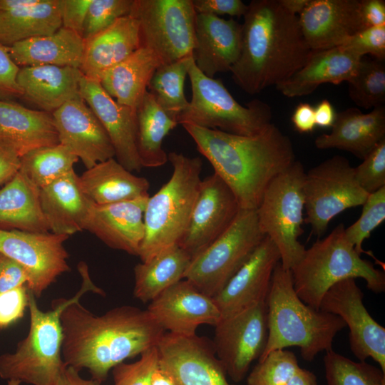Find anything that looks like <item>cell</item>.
I'll use <instances>...</instances> for the list:
<instances>
[{"instance_id": "obj_1", "label": "cell", "mask_w": 385, "mask_h": 385, "mask_svg": "<svg viewBox=\"0 0 385 385\" xmlns=\"http://www.w3.org/2000/svg\"><path fill=\"white\" fill-rule=\"evenodd\" d=\"M61 323L65 364L87 369L101 384L115 366L157 346L166 332L147 309L128 305L98 316L76 301L62 311Z\"/></svg>"}, {"instance_id": "obj_2", "label": "cell", "mask_w": 385, "mask_h": 385, "mask_svg": "<svg viewBox=\"0 0 385 385\" xmlns=\"http://www.w3.org/2000/svg\"><path fill=\"white\" fill-rule=\"evenodd\" d=\"M243 16L240 54L230 72L242 91L255 95L289 79L304 66L312 50L298 16L279 0H252Z\"/></svg>"}, {"instance_id": "obj_3", "label": "cell", "mask_w": 385, "mask_h": 385, "mask_svg": "<svg viewBox=\"0 0 385 385\" xmlns=\"http://www.w3.org/2000/svg\"><path fill=\"white\" fill-rule=\"evenodd\" d=\"M183 126L232 190L241 209L256 210L269 183L296 160L292 140L272 123L250 136L192 124Z\"/></svg>"}, {"instance_id": "obj_4", "label": "cell", "mask_w": 385, "mask_h": 385, "mask_svg": "<svg viewBox=\"0 0 385 385\" xmlns=\"http://www.w3.org/2000/svg\"><path fill=\"white\" fill-rule=\"evenodd\" d=\"M267 340L259 361L270 352L298 346L302 359L312 361L332 348L334 338L346 324L339 316L316 309L296 294L291 271L275 267L266 299Z\"/></svg>"}, {"instance_id": "obj_5", "label": "cell", "mask_w": 385, "mask_h": 385, "mask_svg": "<svg viewBox=\"0 0 385 385\" xmlns=\"http://www.w3.org/2000/svg\"><path fill=\"white\" fill-rule=\"evenodd\" d=\"M83 282L70 299L53 302L52 309L42 311L30 291V324L27 336L20 341L13 353L0 355V377L31 385H54L67 366L62 357L63 332L61 314L70 304L79 301L87 292L104 294L89 277L86 265L80 267Z\"/></svg>"}, {"instance_id": "obj_6", "label": "cell", "mask_w": 385, "mask_h": 385, "mask_svg": "<svg viewBox=\"0 0 385 385\" xmlns=\"http://www.w3.org/2000/svg\"><path fill=\"white\" fill-rule=\"evenodd\" d=\"M339 224L324 238L305 250L300 261L290 270L294 289L306 304L319 309L326 292L347 278H361L374 293L385 290V274L361 257Z\"/></svg>"}, {"instance_id": "obj_7", "label": "cell", "mask_w": 385, "mask_h": 385, "mask_svg": "<svg viewBox=\"0 0 385 385\" xmlns=\"http://www.w3.org/2000/svg\"><path fill=\"white\" fill-rule=\"evenodd\" d=\"M168 159L172 175L146 202L145 235L138 255L141 262L178 244L199 192L202 160L175 152L169 153Z\"/></svg>"}, {"instance_id": "obj_8", "label": "cell", "mask_w": 385, "mask_h": 385, "mask_svg": "<svg viewBox=\"0 0 385 385\" xmlns=\"http://www.w3.org/2000/svg\"><path fill=\"white\" fill-rule=\"evenodd\" d=\"M192 98L177 118L178 124H192L240 135H254L271 123L270 106L259 99L240 104L219 78L205 76L193 58L188 64Z\"/></svg>"}, {"instance_id": "obj_9", "label": "cell", "mask_w": 385, "mask_h": 385, "mask_svg": "<svg viewBox=\"0 0 385 385\" xmlns=\"http://www.w3.org/2000/svg\"><path fill=\"white\" fill-rule=\"evenodd\" d=\"M305 173L303 164L295 160L269 183L256 209L262 232L276 245L282 266L289 270L306 250L298 240L304 232Z\"/></svg>"}, {"instance_id": "obj_10", "label": "cell", "mask_w": 385, "mask_h": 385, "mask_svg": "<svg viewBox=\"0 0 385 385\" xmlns=\"http://www.w3.org/2000/svg\"><path fill=\"white\" fill-rule=\"evenodd\" d=\"M265 237L256 210L240 209L228 229L191 260L184 279L205 294L213 297L247 262Z\"/></svg>"}, {"instance_id": "obj_11", "label": "cell", "mask_w": 385, "mask_h": 385, "mask_svg": "<svg viewBox=\"0 0 385 385\" xmlns=\"http://www.w3.org/2000/svg\"><path fill=\"white\" fill-rule=\"evenodd\" d=\"M130 14L139 23L140 47L163 63L192 56L197 14L192 0H134Z\"/></svg>"}, {"instance_id": "obj_12", "label": "cell", "mask_w": 385, "mask_h": 385, "mask_svg": "<svg viewBox=\"0 0 385 385\" xmlns=\"http://www.w3.org/2000/svg\"><path fill=\"white\" fill-rule=\"evenodd\" d=\"M304 223L322 237L330 221L344 210L362 205L368 194L357 183L354 168L342 155H334L305 173Z\"/></svg>"}, {"instance_id": "obj_13", "label": "cell", "mask_w": 385, "mask_h": 385, "mask_svg": "<svg viewBox=\"0 0 385 385\" xmlns=\"http://www.w3.org/2000/svg\"><path fill=\"white\" fill-rule=\"evenodd\" d=\"M215 329L212 342L215 354L230 378L240 382L267 344L266 302L221 319Z\"/></svg>"}, {"instance_id": "obj_14", "label": "cell", "mask_w": 385, "mask_h": 385, "mask_svg": "<svg viewBox=\"0 0 385 385\" xmlns=\"http://www.w3.org/2000/svg\"><path fill=\"white\" fill-rule=\"evenodd\" d=\"M68 238L51 232L0 229V252L24 267L29 277L27 287L38 298L60 275L70 270L63 246Z\"/></svg>"}, {"instance_id": "obj_15", "label": "cell", "mask_w": 385, "mask_h": 385, "mask_svg": "<svg viewBox=\"0 0 385 385\" xmlns=\"http://www.w3.org/2000/svg\"><path fill=\"white\" fill-rule=\"evenodd\" d=\"M356 279L347 278L326 292L319 309L342 318L349 329L353 354L361 361L371 357L385 373V329L370 315Z\"/></svg>"}, {"instance_id": "obj_16", "label": "cell", "mask_w": 385, "mask_h": 385, "mask_svg": "<svg viewBox=\"0 0 385 385\" xmlns=\"http://www.w3.org/2000/svg\"><path fill=\"white\" fill-rule=\"evenodd\" d=\"M240 207L228 185L216 173L201 180L186 230L178 245L193 259L222 234L237 217Z\"/></svg>"}, {"instance_id": "obj_17", "label": "cell", "mask_w": 385, "mask_h": 385, "mask_svg": "<svg viewBox=\"0 0 385 385\" xmlns=\"http://www.w3.org/2000/svg\"><path fill=\"white\" fill-rule=\"evenodd\" d=\"M157 348L159 366L175 385H232L206 337L165 332Z\"/></svg>"}, {"instance_id": "obj_18", "label": "cell", "mask_w": 385, "mask_h": 385, "mask_svg": "<svg viewBox=\"0 0 385 385\" xmlns=\"http://www.w3.org/2000/svg\"><path fill=\"white\" fill-rule=\"evenodd\" d=\"M278 249L267 236L213 300L221 319L266 302L272 276L280 262Z\"/></svg>"}, {"instance_id": "obj_19", "label": "cell", "mask_w": 385, "mask_h": 385, "mask_svg": "<svg viewBox=\"0 0 385 385\" xmlns=\"http://www.w3.org/2000/svg\"><path fill=\"white\" fill-rule=\"evenodd\" d=\"M147 310L165 332L182 336L196 334L198 327H215L221 319L213 298L186 279L165 290L150 302Z\"/></svg>"}, {"instance_id": "obj_20", "label": "cell", "mask_w": 385, "mask_h": 385, "mask_svg": "<svg viewBox=\"0 0 385 385\" xmlns=\"http://www.w3.org/2000/svg\"><path fill=\"white\" fill-rule=\"evenodd\" d=\"M52 116L59 143L77 156L86 169L115 157L107 133L81 98L66 102Z\"/></svg>"}, {"instance_id": "obj_21", "label": "cell", "mask_w": 385, "mask_h": 385, "mask_svg": "<svg viewBox=\"0 0 385 385\" xmlns=\"http://www.w3.org/2000/svg\"><path fill=\"white\" fill-rule=\"evenodd\" d=\"M81 98L91 108L107 133L115 157L128 170L142 169L136 145V110L118 103L97 81L83 75Z\"/></svg>"}, {"instance_id": "obj_22", "label": "cell", "mask_w": 385, "mask_h": 385, "mask_svg": "<svg viewBox=\"0 0 385 385\" xmlns=\"http://www.w3.org/2000/svg\"><path fill=\"white\" fill-rule=\"evenodd\" d=\"M359 0H309L298 16L303 36L312 51L342 46L364 29Z\"/></svg>"}, {"instance_id": "obj_23", "label": "cell", "mask_w": 385, "mask_h": 385, "mask_svg": "<svg viewBox=\"0 0 385 385\" xmlns=\"http://www.w3.org/2000/svg\"><path fill=\"white\" fill-rule=\"evenodd\" d=\"M148 197L105 205L92 202L84 230L112 249L138 256L145 235L143 215Z\"/></svg>"}, {"instance_id": "obj_24", "label": "cell", "mask_w": 385, "mask_h": 385, "mask_svg": "<svg viewBox=\"0 0 385 385\" xmlns=\"http://www.w3.org/2000/svg\"><path fill=\"white\" fill-rule=\"evenodd\" d=\"M242 35V24L232 19L197 14L192 52L196 67L209 78L230 71L240 56Z\"/></svg>"}, {"instance_id": "obj_25", "label": "cell", "mask_w": 385, "mask_h": 385, "mask_svg": "<svg viewBox=\"0 0 385 385\" xmlns=\"http://www.w3.org/2000/svg\"><path fill=\"white\" fill-rule=\"evenodd\" d=\"M385 138V106H379L363 113L351 107L337 113L329 133L317 136L316 148L321 150L337 148L351 153L364 160L375 146Z\"/></svg>"}, {"instance_id": "obj_26", "label": "cell", "mask_w": 385, "mask_h": 385, "mask_svg": "<svg viewBox=\"0 0 385 385\" xmlns=\"http://www.w3.org/2000/svg\"><path fill=\"white\" fill-rule=\"evenodd\" d=\"M0 143L20 158L34 149L58 144L52 113L0 100Z\"/></svg>"}, {"instance_id": "obj_27", "label": "cell", "mask_w": 385, "mask_h": 385, "mask_svg": "<svg viewBox=\"0 0 385 385\" xmlns=\"http://www.w3.org/2000/svg\"><path fill=\"white\" fill-rule=\"evenodd\" d=\"M79 68L52 65L21 67L17 83L21 98L52 113L66 102L80 98Z\"/></svg>"}, {"instance_id": "obj_28", "label": "cell", "mask_w": 385, "mask_h": 385, "mask_svg": "<svg viewBox=\"0 0 385 385\" xmlns=\"http://www.w3.org/2000/svg\"><path fill=\"white\" fill-rule=\"evenodd\" d=\"M361 58L343 46L312 51L304 66L276 88L284 96L294 98L309 95L323 83L347 82Z\"/></svg>"}, {"instance_id": "obj_29", "label": "cell", "mask_w": 385, "mask_h": 385, "mask_svg": "<svg viewBox=\"0 0 385 385\" xmlns=\"http://www.w3.org/2000/svg\"><path fill=\"white\" fill-rule=\"evenodd\" d=\"M43 214L51 232L69 237L84 230L91 202L74 170L40 189Z\"/></svg>"}, {"instance_id": "obj_30", "label": "cell", "mask_w": 385, "mask_h": 385, "mask_svg": "<svg viewBox=\"0 0 385 385\" xmlns=\"http://www.w3.org/2000/svg\"><path fill=\"white\" fill-rule=\"evenodd\" d=\"M140 47L138 21L129 14L85 41L80 66L82 74L98 81L109 68Z\"/></svg>"}, {"instance_id": "obj_31", "label": "cell", "mask_w": 385, "mask_h": 385, "mask_svg": "<svg viewBox=\"0 0 385 385\" xmlns=\"http://www.w3.org/2000/svg\"><path fill=\"white\" fill-rule=\"evenodd\" d=\"M78 178L86 195L98 205L149 196L148 180L133 175L114 158L86 169Z\"/></svg>"}, {"instance_id": "obj_32", "label": "cell", "mask_w": 385, "mask_h": 385, "mask_svg": "<svg viewBox=\"0 0 385 385\" xmlns=\"http://www.w3.org/2000/svg\"><path fill=\"white\" fill-rule=\"evenodd\" d=\"M162 63L154 52L140 47L123 61L107 70L98 82L118 103L136 110L148 91L153 73Z\"/></svg>"}, {"instance_id": "obj_33", "label": "cell", "mask_w": 385, "mask_h": 385, "mask_svg": "<svg viewBox=\"0 0 385 385\" xmlns=\"http://www.w3.org/2000/svg\"><path fill=\"white\" fill-rule=\"evenodd\" d=\"M84 48L81 35L61 27L52 34L16 43L8 50L20 68L52 65L79 68Z\"/></svg>"}, {"instance_id": "obj_34", "label": "cell", "mask_w": 385, "mask_h": 385, "mask_svg": "<svg viewBox=\"0 0 385 385\" xmlns=\"http://www.w3.org/2000/svg\"><path fill=\"white\" fill-rule=\"evenodd\" d=\"M0 229L50 232L41 210L40 189L19 170L0 189Z\"/></svg>"}, {"instance_id": "obj_35", "label": "cell", "mask_w": 385, "mask_h": 385, "mask_svg": "<svg viewBox=\"0 0 385 385\" xmlns=\"http://www.w3.org/2000/svg\"><path fill=\"white\" fill-rule=\"evenodd\" d=\"M62 0H40L24 7L0 6V44L9 47L62 27Z\"/></svg>"}, {"instance_id": "obj_36", "label": "cell", "mask_w": 385, "mask_h": 385, "mask_svg": "<svg viewBox=\"0 0 385 385\" xmlns=\"http://www.w3.org/2000/svg\"><path fill=\"white\" fill-rule=\"evenodd\" d=\"M190 256L178 245L170 247L134 267V297L150 302L165 290L184 279Z\"/></svg>"}, {"instance_id": "obj_37", "label": "cell", "mask_w": 385, "mask_h": 385, "mask_svg": "<svg viewBox=\"0 0 385 385\" xmlns=\"http://www.w3.org/2000/svg\"><path fill=\"white\" fill-rule=\"evenodd\" d=\"M136 145L142 167L158 168L165 165L168 159L163 142L178 123L147 91L136 108Z\"/></svg>"}, {"instance_id": "obj_38", "label": "cell", "mask_w": 385, "mask_h": 385, "mask_svg": "<svg viewBox=\"0 0 385 385\" xmlns=\"http://www.w3.org/2000/svg\"><path fill=\"white\" fill-rule=\"evenodd\" d=\"M78 160L67 147L58 143L34 149L21 156L19 171L41 189L73 170Z\"/></svg>"}, {"instance_id": "obj_39", "label": "cell", "mask_w": 385, "mask_h": 385, "mask_svg": "<svg viewBox=\"0 0 385 385\" xmlns=\"http://www.w3.org/2000/svg\"><path fill=\"white\" fill-rule=\"evenodd\" d=\"M192 58L186 57L175 62L162 63L155 70L148 84V91L175 121L189 103L185 96L184 83Z\"/></svg>"}, {"instance_id": "obj_40", "label": "cell", "mask_w": 385, "mask_h": 385, "mask_svg": "<svg viewBox=\"0 0 385 385\" xmlns=\"http://www.w3.org/2000/svg\"><path fill=\"white\" fill-rule=\"evenodd\" d=\"M347 83L349 96L357 106L373 109L384 106V61L362 57Z\"/></svg>"}, {"instance_id": "obj_41", "label": "cell", "mask_w": 385, "mask_h": 385, "mask_svg": "<svg viewBox=\"0 0 385 385\" xmlns=\"http://www.w3.org/2000/svg\"><path fill=\"white\" fill-rule=\"evenodd\" d=\"M327 385H385V373L365 361H354L334 351L324 356Z\"/></svg>"}, {"instance_id": "obj_42", "label": "cell", "mask_w": 385, "mask_h": 385, "mask_svg": "<svg viewBox=\"0 0 385 385\" xmlns=\"http://www.w3.org/2000/svg\"><path fill=\"white\" fill-rule=\"evenodd\" d=\"M300 368L292 351L274 350L258 361L247 377V385H285Z\"/></svg>"}, {"instance_id": "obj_43", "label": "cell", "mask_w": 385, "mask_h": 385, "mask_svg": "<svg viewBox=\"0 0 385 385\" xmlns=\"http://www.w3.org/2000/svg\"><path fill=\"white\" fill-rule=\"evenodd\" d=\"M362 206L359 218L344 230L346 238L359 255L365 252L363 242L385 220V187L369 194Z\"/></svg>"}, {"instance_id": "obj_44", "label": "cell", "mask_w": 385, "mask_h": 385, "mask_svg": "<svg viewBox=\"0 0 385 385\" xmlns=\"http://www.w3.org/2000/svg\"><path fill=\"white\" fill-rule=\"evenodd\" d=\"M134 0H91L81 37L86 41L130 14Z\"/></svg>"}, {"instance_id": "obj_45", "label": "cell", "mask_w": 385, "mask_h": 385, "mask_svg": "<svg viewBox=\"0 0 385 385\" xmlns=\"http://www.w3.org/2000/svg\"><path fill=\"white\" fill-rule=\"evenodd\" d=\"M159 367L157 346L140 354L133 363H120L112 369L114 385H150L153 372Z\"/></svg>"}, {"instance_id": "obj_46", "label": "cell", "mask_w": 385, "mask_h": 385, "mask_svg": "<svg viewBox=\"0 0 385 385\" xmlns=\"http://www.w3.org/2000/svg\"><path fill=\"white\" fill-rule=\"evenodd\" d=\"M362 160L354 168V176L359 185L368 194L385 187V138Z\"/></svg>"}, {"instance_id": "obj_47", "label": "cell", "mask_w": 385, "mask_h": 385, "mask_svg": "<svg viewBox=\"0 0 385 385\" xmlns=\"http://www.w3.org/2000/svg\"><path fill=\"white\" fill-rule=\"evenodd\" d=\"M342 46L360 57L369 54L374 58L385 59V26L366 28L349 37Z\"/></svg>"}, {"instance_id": "obj_48", "label": "cell", "mask_w": 385, "mask_h": 385, "mask_svg": "<svg viewBox=\"0 0 385 385\" xmlns=\"http://www.w3.org/2000/svg\"><path fill=\"white\" fill-rule=\"evenodd\" d=\"M30 291L23 285L0 294V329L21 319L29 307Z\"/></svg>"}, {"instance_id": "obj_49", "label": "cell", "mask_w": 385, "mask_h": 385, "mask_svg": "<svg viewBox=\"0 0 385 385\" xmlns=\"http://www.w3.org/2000/svg\"><path fill=\"white\" fill-rule=\"evenodd\" d=\"M19 69L11 57L8 47L0 44V100L13 101L21 98L17 83Z\"/></svg>"}, {"instance_id": "obj_50", "label": "cell", "mask_w": 385, "mask_h": 385, "mask_svg": "<svg viewBox=\"0 0 385 385\" xmlns=\"http://www.w3.org/2000/svg\"><path fill=\"white\" fill-rule=\"evenodd\" d=\"M196 14L243 16L247 5L241 0H192Z\"/></svg>"}, {"instance_id": "obj_51", "label": "cell", "mask_w": 385, "mask_h": 385, "mask_svg": "<svg viewBox=\"0 0 385 385\" xmlns=\"http://www.w3.org/2000/svg\"><path fill=\"white\" fill-rule=\"evenodd\" d=\"M29 277L18 262L0 252V294L27 285Z\"/></svg>"}, {"instance_id": "obj_52", "label": "cell", "mask_w": 385, "mask_h": 385, "mask_svg": "<svg viewBox=\"0 0 385 385\" xmlns=\"http://www.w3.org/2000/svg\"><path fill=\"white\" fill-rule=\"evenodd\" d=\"M91 0H62V27L81 36Z\"/></svg>"}, {"instance_id": "obj_53", "label": "cell", "mask_w": 385, "mask_h": 385, "mask_svg": "<svg viewBox=\"0 0 385 385\" xmlns=\"http://www.w3.org/2000/svg\"><path fill=\"white\" fill-rule=\"evenodd\" d=\"M359 11L364 28L385 26L384 0H359Z\"/></svg>"}, {"instance_id": "obj_54", "label": "cell", "mask_w": 385, "mask_h": 385, "mask_svg": "<svg viewBox=\"0 0 385 385\" xmlns=\"http://www.w3.org/2000/svg\"><path fill=\"white\" fill-rule=\"evenodd\" d=\"M291 120L299 133L312 132L316 128L314 107L308 103H300L295 108Z\"/></svg>"}, {"instance_id": "obj_55", "label": "cell", "mask_w": 385, "mask_h": 385, "mask_svg": "<svg viewBox=\"0 0 385 385\" xmlns=\"http://www.w3.org/2000/svg\"><path fill=\"white\" fill-rule=\"evenodd\" d=\"M20 157L0 143V185L6 184L19 170Z\"/></svg>"}, {"instance_id": "obj_56", "label": "cell", "mask_w": 385, "mask_h": 385, "mask_svg": "<svg viewBox=\"0 0 385 385\" xmlns=\"http://www.w3.org/2000/svg\"><path fill=\"white\" fill-rule=\"evenodd\" d=\"M337 113L329 101L323 99L314 107V118L317 126L332 128Z\"/></svg>"}, {"instance_id": "obj_57", "label": "cell", "mask_w": 385, "mask_h": 385, "mask_svg": "<svg viewBox=\"0 0 385 385\" xmlns=\"http://www.w3.org/2000/svg\"><path fill=\"white\" fill-rule=\"evenodd\" d=\"M101 384L93 379H83L80 375V371L67 366L54 385H101Z\"/></svg>"}, {"instance_id": "obj_58", "label": "cell", "mask_w": 385, "mask_h": 385, "mask_svg": "<svg viewBox=\"0 0 385 385\" xmlns=\"http://www.w3.org/2000/svg\"><path fill=\"white\" fill-rule=\"evenodd\" d=\"M285 385H319L315 374L309 370L300 368Z\"/></svg>"}, {"instance_id": "obj_59", "label": "cell", "mask_w": 385, "mask_h": 385, "mask_svg": "<svg viewBox=\"0 0 385 385\" xmlns=\"http://www.w3.org/2000/svg\"><path fill=\"white\" fill-rule=\"evenodd\" d=\"M280 4L289 12L299 16L309 0H279Z\"/></svg>"}, {"instance_id": "obj_60", "label": "cell", "mask_w": 385, "mask_h": 385, "mask_svg": "<svg viewBox=\"0 0 385 385\" xmlns=\"http://www.w3.org/2000/svg\"><path fill=\"white\" fill-rule=\"evenodd\" d=\"M150 385H175L172 378L160 366L153 372Z\"/></svg>"}, {"instance_id": "obj_61", "label": "cell", "mask_w": 385, "mask_h": 385, "mask_svg": "<svg viewBox=\"0 0 385 385\" xmlns=\"http://www.w3.org/2000/svg\"><path fill=\"white\" fill-rule=\"evenodd\" d=\"M20 384L21 383L18 381H14V380L8 381V385H20Z\"/></svg>"}]
</instances>
